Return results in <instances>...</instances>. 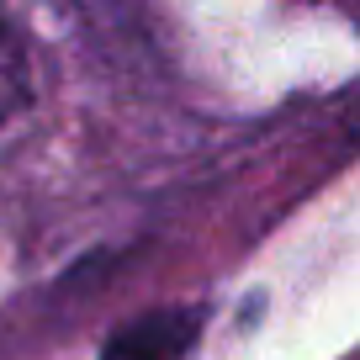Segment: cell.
Here are the masks:
<instances>
[{
    "label": "cell",
    "mask_w": 360,
    "mask_h": 360,
    "mask_svg": "<svg viewBox=\"0 0 360 360\" xmlns=\"http://www.w3.org/2000/svg\"><path fill=\"white\" fill-rule=\"evenodd\" d=\"M202 323H207V307H191V302L148 307L106 339L101 360H186L202 339Z\"/></svg>",
    "instance_id": "1"
},
{
    "label": "cell",
    "mask_w": 360,
    "mask_h": 360,
    "mask_svg": "<svg viewBox=\"0 0 360 360\" xmlns=\"http://www.w3.org/2000/svg\"><path fill=\"white\" fill-rule=\"evenodd\" d=\"M22 106H32V58H27L22 32L0 16V127Z\"/></svg>",
    "instance_id": "2"
}]
</instances>
